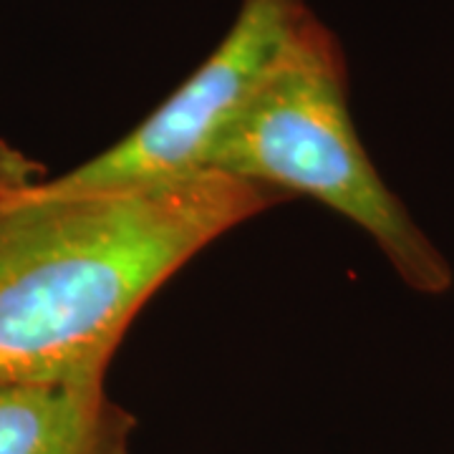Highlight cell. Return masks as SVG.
<instances>
[{
    "mask_svg": "<svg viewBox=\"0 0 454 454\" xmlns=\"http://www.w3.org/2000/svg\"><path fill=\"white\" fill-rule=\"evenodd\" d=\"M220 172L0 197V381H104L146 301L232 227L283 202Z\"/></svg>",
    "mask_w": 454,
    "mask_h": 454,
    "instance_id": "obj_1",
    "label": "cell"
},
{
    "mask_svg": "<svg viewBox=\"0 0 454 454\" xmlns=\"http://www.w3.org/2000/svg\"><path fill=\"white\" fill-rule=\"evenodd\" d=\"M207 169L283 197H313L364 230L409 288L424 295L452 288L447 258L361 145L339 43L313 13L217 139Z\"/></svg>",
    "mask_w": 454,
    "mask_h": 454,
    "instance_id": "obj_2",
    "label": "cell"
},
{
    "mask_svg": "<svg viewBox=\"0 0 454 454\" xmlns=\"http://www.w3.org/2000/svg\"><path fill=\"white\" fill-rule=\"evenodd\" d=\"M310 16L303 0H243L195 71L106 152L41 184L53 192L145 187L210 172V154Z\"/></svg>",
    "mask_w": 454,
    "mask_h": 454,
    "instance_id": "obj_3",
    "label": "cell"
},
{
    "mask_svg": "<svg viewBox=\"0 0 454 454\" xmlns=\"http://www.w3.org/2000/svg\"><path fill=\"white\" fill-rule=\"evenodd\" d=\"M134 429L104 381H0V454H131Z\"/></svg>",
    "mask_w": 454,
    "mask_h": 454,
    "instance_id": "obj_4",
    "label": "cell"
},
{
    "mask_svg": "<svg viewBox=\"0 0 454 454\" xmlns=\"http://www.w3.org/2000/svg\"><path fill=\"white\" fill-rule=\"evenodd\" d=\"M43 179V167L11 142L0 139V197L13 195Z\"/></svg>",
    "mask_w": 454,
    "mask_h": 454,
    "instance_id": "obj_5",
    "label": "cell"
}]
</instances>
